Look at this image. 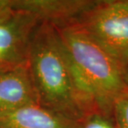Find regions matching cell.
Here are the masks:
<instances>
[{"label":"cell","instance_id":"obj_1","mask_svg":"<svg viewBox=\"0 0 128 128\" xmlns=\"http://www.w3.org/2000/svg\"><path fill=\"white\" fill-rule=\"evenodd\" d=\"M28 64L38 103L73 122L97 112L82 92L58 29L40 24L32 35Z\"/></svg>","mask_w":128,"mask_h":128},{"label":"cell","instance_id":"obj_2","mask_svg":"<svg viewBox=\"0 0 128 128\" xmlns=\"http://www.w3.org/2000/svg\"><path fill=\"white\" fill-rule=\"evenodd\" d=\"M57 29L82 92L97 112L112 113L114 102L126 89L122 66L78 22Z\"/></svg>","mask_w":128,"mask_h":128},{"label":"cell","instance_id":"obj_3","mask_svg":"<svg viewBox=\"0 0 128 128\" xmlns=\"http://www.w3.org/2000/svg\"><path fill=\"white\" fill-rule=\"evenodd\" d=\"M78 24L115 60L128 65V2L102 1L85 12Z\"/></svg>","mask_w":128,"mask_h":128},{"label":"cell","instance_id":"obj_4","mask_svg":"<svg viewBox=\"0 0 128 128\" xmlns=\"http://www.w3.org/2000/svg\"><path fill=\"white\" fill-rule=\"evenodd\" d=\"M39 24L31 14L11 8L0 17V72L28 60L30 42Z\"/></svg>","mask_w":128,"mask_h":128},{"label":"cell","instance_id":"obj_5","mask_svg":"<svg viewBox=\"0 0 128 128\" xmlns=\"http://www.w3.org/2000/svg\"><path fill=\"white\" fill-rule=\"evenodd\" d=\"M10 8L31 14L40 24L57 28L78 24L81 18L96 4L86 0H8Z\"/></svg>","mask_w":128,"mask_h":128},{"label":"cell","instance_id":"obj_6","mask_svg":"<svg viewBox=\"0 0 128 128\" xmlns=\"http://www.w3.org/2000/svg\"><path fill=\"white\" fill-rule=\"evenodd\" d=\"M38 103L28 60L0 72V116Z\"/></svg>","mask_w":128,"mask_h":128},{"label":"cell","instance_id":"obj_7","mask_svg":"<svg viewBox=\"0 0 128 128\" xmlns=\"http://www.w3.org/2000/svg\"><path fill=\"white\" fill-rule=\"evenodd\" d=\"M76 123L38 103L0 116V128H76Z\"/></svg>","mask_w":128,"mask_h":128},{"label":"cell","instance_id":"obj_8","mask_svg":"<svg viewBox=\"0 0 128 128\" xmlns=\"http://www.w3.org/2000/svg\"><path fill=\"white\" fill-rule=\"evenodd\" d=\"M115 125L117 128H128V89L117 96L112 107Z\"/></svg>","mask_w":128,"mask_h":128},{"label":"cell","instance_id":"obj_9","mask_svg":"<svg viewBox=\"0 0 128 128\" xmlns=\"http://www.w3.org/2000/svg\"><path fill=\"white\" fill-rule=\"evenodd\" d=\"M107 116L99 112H93L78 122L76 128H117Z\"/></svg>","mask_w":128,"mask_h":128},{"label":"cell","instance_id":"obj_10","mask_svg":"<svg viewBox=\"0 0 128 128\" xmlns=\"http://www.w3.org/2000/svg\"><path fill=\"white\" fill-rule=\"evenodd\" d=\"M10 10L8 0H0V17Z\"/></svg>","mask_w":128,"mask_h":128},{"label":"cell","instance_id":"obj_11","mask_svg":"<svg viewBox=\"0 0 128 128\" xmlns=\"http://www.w3.org/2000/svg\"><path fill=\"white\" fill-rule=\"evenodd\" d=\"M123 80L126 85V88L128 89V65L123 69Z\"/></svg>","mask_w":128,"mask_h":128},{"label":"cell","instance_id":"obj_12","mask_svg":"<svg viewBox=\"0 0 128 128\" xmlns=\"http://www.w3.org/2000/svg\"><path fill=\"white\" fill-rule=\"evenodd\" d=\"M126 2H128V0H126Z\"/></svg>","mask_w":128,"mask_h":128}]
</instances>
